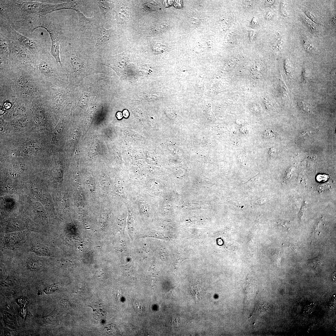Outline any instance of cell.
Returning <instances> with one entry per match:
<instances>
[{
  "mask_svg": "<svg viewBox=\"0 0 336 336\" xmlns=\"http://www.w3.org/2000/svg\"><path fill=\"white\" fill-rule=\"evenodd\" d=\"M307 264L314 268H319L322 264V259L320 256L308 261Z\"/></svg>",
  "mask_w": 336,
  "mask_h": 336,
  "instance_id": "cell-18",
  "label": "cell"
},
{
  "mask_svg": "<svg viewBox=\"0 0 336 336\" xmlns=\"http://www.w3.org/2000/svg\"><path fill=\"white\" fill-rule=\"evenodd\" d=\"M138 207L140 210L143 212H147L149 210V204L144 201H141L138 203Z\"/></svg>",
  "mask_w": 336,
  "mask_h": 336,
  "instance_id": "cell-20",
  "label": "cell"
},
{
  "mask_svg": "<svg viewBox=\"0 0 336 336\" xmlns=\"http://www.w3.org/2000/svg\"><path fill=\"white\" fill-rule=\"evenodd\" d=\"M0 76V88L17 98L33 101L48 92L49 88L32 66L12 68L11 71Z\"/></svg>",
  "mask_w": 336,
  "mask_h": 336,
  "instance_id": "cell-1",
  "label": "cell"
},
{
  "mask_svg": "<svg viewBox=\"0 0 336 336\" xmlns=\"http://www.w3.org/2000/svg\"><path fill=\"white\" fill-rule=\"evenodd\" d=\"M40 28L45 29L49 33L51 40L50 53L56 62L63 68L60 55V48L61 37L56 26L46 16L41 17Z\"/></svg>",
  "mask_w": 336,
  "mask_h": 336,
  "instance_id": "cell-6",
  "label": "cell"
},
{
  "mask_svg": "<svg viewBox=\"0 0 336 336\" xmlns=\"http://www.w3.org/2000/svg\"><path fill=\"white\" fill-rule=\"evenodd\" d=\"M76 12L78 17L77 26L79 31H85L93 28L97 29L101 25L98 23L95 16L92 18H88L80 11Z\"/></svg>",
  "mask_w": 336,
  "mask_h": 336,
  "instance_id": "cell-7",
  "label": "cell"
},
{
  "mask_svg": "<svg viewBox=\"0 0 336 336\" xmlns=\"http://www.w3.org/2000/svg\"><path fill=\"white\" fill-rule=\"evenodd\" d=\"M191 294L196 301H199L202 296L203 291L201 287L192 286L191 288Z\"/></svg>",
  "mask_w": 336,
  "mask_h": 336,
  "instance_id": "cell-15",
  "label": "cell"
},
{
  "mask_svg": "<svg viewBox=\"0 0 336 336\" xmlns=\"http://www.w3.org/2000/svg\"><path fill=\"white\" fill-rule=\"evenodd\" d=\"M10 226L12 230L13 231H19L24 228L25 226L24 223L19 220H13L11 222Z\"/></svg>",
  "mask_w": 336,
  "mask_h": 336,
  "instance_id": "cell-16",
  "label": "cell"
},
{
  "mask_svg": "<svg viewBox=\"0 0 336 336\" xmlns=\"http://www.w3.org/2000/svg\"><path fill=\"white\" fill-rule=\"evenodd\" d=\"M7 3L9 8L12 11L41 16L65 9L63 3L50 4L40 1L14 0H7Z\"/></svg>",
  "mask_w": 336,
  "mask_h": 336,
  "instance_id": "cell-3",
  "label": "cell"
},
{
  "mask_svg": "<svg viewBox=\"0 0 336 336\" xmlns=\"http://www.w3.org/2000/svg\"><path fill=\"white\" fill-rule=\"evenodd\" d=\"M123 115L125 118H127L129 115L128 111L126 110H124L123 112Z\"/></svg>",
  "mask_w": 336,
  "mask_h": 336,
  "instance_id": "cell-22",
  "label": "cell"
},
{
  "mask_svg": "<svg viewBox=\"0 0 336 336\" xmlns=\"http://www.w3.org/2000/svg\"><path fill=\"white\" fill-rule=\"evenodd\" d=\"M5 271V267L2 264H1L0 265V271L1 273H3Z\"/></svg>",
  "mask_w": 336,
  "mask_h": 336,
  "instance_id": "cell-21",
  "label": "cell"
},
{
  "mask_svg": "<svg viewBox=\"0 0 336 336\" xmlns=\"http://www.w3.org/2000/svg\"><path fill=\"white\" fill-rule=\"evenodd\" d=\"M269 309V305L266 303L257 304L255 306L251 315L260 317L268 312Z\"/></svg>",
  "mask_w": 336,
  "mask_h": 336,
  "instance_id": "cell-12",
  "label": "cell"
},
{
  "mask_svg": "<svg viewBox=\"0 0 336 336\" xmlns=\"http://www.w3.org/2000/svg\"><path fill=\"white\" fill-rule=\"evenodd\" d=\"M10 42L7 36H5L0 33V54L7 55L9 52Z\"/></svg>",
  "mask_w": 336,
  "mask_h": 336,
  "instance_id": "cell-11",
  "label": "cell"
},
{
  "mask_svg": "<svg viewBox=\"0 0 336 336\" xmlns=\"http://www.w3.org/2000/svg\"><path fill=\"white\" fill-rule=\"evenodd\" d=\"M133 306L135 311L139 315L144 313V306L142 303L137 300H135L133 302Z\"/></svg>",
  "mask_w": 336,
  "mask_h": 336,
  "instance_id": "cell-17",
  "label": "cell"
},
{
  "mask_svg": "<svg viewBox=\"0 0 336 336\" xmlns=\"http://www.w3.org/2000/svg\"><path fill=\"white\" fill-rule=\"evenodd\" d=\"M9 40L10 49L7 56L12 66H33L37 57L16 41L10 39Z\"/></svg>",
  "mask_w": 336,
  "mask_h": 336,
  "instance_id": "cell-5",
  "label": "cell"
},
{
  "mask_svg": "<svg viewBox=\"0 0 336 336\" xmlns=\"http://www.w3.org/2000/svg\"><path fill=\"white\" fill-rule=\"evenodd\" d=\"M0 26L4 27L7 32V36L15 41L37 57L46 49L41 40L29 38L16 31L8 22L0 20Z\"/></svg>",
  "mask_w": 336,
  "mask_h": 336,
  "instance_id": "cell-4",
  "label": "cell"
},
{
  "mask_svg": "<svg viewBox=\"0 0 336 336\" xmlns=\"http://www.w3.org/2000/svg\"><path fill=\"white\" fill-rule=\"evenodd\" d=\"M116 116H117V118L119 119H121L122 118V114L120 112H118L117 113V114Z\"/></svg>",
  "mask_w": 336,
  "mask_h": 336,
  "instance_id": "cell-23",
  "label": "cell"
},
{
  "mask_svg": "<svg viewBox=\"0 0 336 336\" xmlns=\"http://www.w3.org/2000/svg\"><path fill=\"white\" fill-rule=\"evenodd\" d=\"M297 105L300 110L304 112H310V111L311 107L307 103L304 101L299 102H298Z\"/></svg>",
  "mask_w": 336,
  "mask_h": 336,
  "instance_id": "cell-19",
  "label": "cell"
},
{
  "mask_svg": "<svg viewBox=\"0 0 336 336\" xmlns=\"http://www.w3.org/2000/svg\"><path fill=\"white\" fill-rule=\"evenodd\" d=\"M54 57L45 49L36 57L33 67L43 82L49 88H55L64 83L61 70Z\"/></svg>",
  "mask_w": 336,
  "mask_h": 336,
  "instance_id": "cell-2",
  "label": "cell"
},
{
  "mask_svg": "<svg viewBox=\"0 0 336 336\" xmlns=\"http://www.w3.org/2000/svg\"><path fill=\"white\" fill-rule=\"evenodd\" d=\"M24 235L20 233L7 234L4 238L6 246L10 247L18 245L23 242Z\"/></svg>",
  "mask_w": 336,
  "mask_h": 336,
  "instance_id": "cell-9",
  "label": "cell"
},
{
  "mask_svg": "<svg viewBox=\"0 0 336 336\" xmlns=\"http://www.w3.org/2000/svg\"><path fill=\"white\" fill-rule=\"evenodd\" d=\"M97 29V37L94 47L95 49L102 48L109 40L112 35V30L105 29L103 25H101Z\"/></svg>",
  "mask_w": 336,
  "mask_h": 336,
  "instance_id": "cell-8",
  "label": "cell"
},
{
  "mask_svg": "<svg viewBox=\"0 0 336 336\" xmlns=\"http://www.w3.org/2000/svg\"><path fill=\"white\" fill-rule=\"evenodd\" d=\"M97 4L100 8L101 15L105 19L109 10V5L107 1L105 0L96 1Z\"/></svg>",
  "mask_w": 336,
  "mask_h": 336,
  "instance_id": "cell-14",
  "label": "cell"
},
{
  "mask_svg": "<svg viewBox=\"0 0 336 336\" xmlns=\"http://www.w3.org/2000/svg\"><path fill=\"white\" fill-rule=\"evenodd\" d=\"M26 266L29 269L37 271L42 268L43 264L41 261L38 259L30 258L27 260Z\"/></svg>",
  "mask_w": 336,
  "mask_h": 336,
  "instance_id": "cell-13",
  "label": "cell"
},
{
  "mask_svg": "<svg viewBox=\"0 0 336 336\" xmlns=\"http://www.w3.org/2000/svg\"><path fill=\"white\" fill-rule=\"evenodd\" d=\"M30 250L37 254L42 256H50L51 254L47 247L40 244L34 245L31 247Z\"/></svg>",
  "mask_w": 336,
  "mask_h": 336,
  "instance_id": "cell-10",
  "label": "cell"
}]
</instances>
